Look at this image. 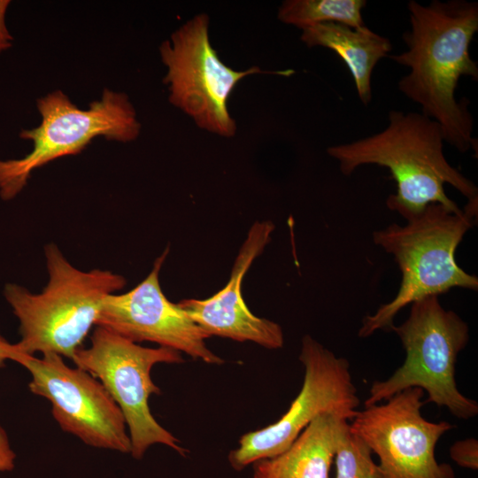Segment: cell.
<instances>
[{
	"label": "cell",
	"instance_id": "cell-4",
	"mask_svg": "<svg viewBox=\"0 0 478 478\" xmlns=\"http://www.w3.org/2000/svg\"><path fill=\"white\" fill-rule=\"evenodd\" d=\"M49 281L40 293L9 283L4 295L19 321L18 354L56 353L72 359L96 323L105 297L126 279L109 270L81 271L56 244L44 248Z\"/></svg>",
	"mask_w": 478,
	"mask_h": 478
},
{
	"label": "cell",
	"instance_id": "cell-20",
	"mask_svg": "<svg viewBox=\"0 0 478 478\" xmlns=\"http://www.w3.org/2000/svg\"><path fill=\"white\" fill-rule=\"evenodd\" d=\"M10 3L9 0H0V52L11 48L13 41L5 23V14Z\"/></svg>",
	"mask_w": 478,
	"mask_h": 478
},
{
	"label": "cell",
	"instance_id": "cell-15",
	"mask_svg": "<svg viewBox=\"0 0 478 478\" xmlns=\"http://www.w3.org/2000/svg\"><path fill=\"white\" fill-rule=\"evenodd\" d=\"M301 41L308 47L320 46L333 50L349 69L361 103L365 105L370 103L373 70L392 50L389 38L366 26L354 28L331 22L303 28Z\"/></svg>",
	"mask_w": 478,
	"mask_h": 478
},
{
	"label": "cell",
	"instance_id": "cell-5",
	"mask_svg": "<svg viewBox=\"0 0 478 478\" xmlns=\"http://www.w3.org/2000/svg\"><path fill=\"white\" fill-rule=\"evenodd\" d=\"M389 330L399 337L405 359L388 379L373 382L365 406L383 402L404 389L420 388L427 392L426 403L446 407L458 419L477 415V402L459 390L455 379L458 355L469 341L466 321L445 310L439 297L429 296L411 304L408 318Z\"/></svg>",
	"mask_w": 478,
	"mask_h": 478
},
{
	"label": "cell",
	"instance_id": "cell-16",
	"mask_svg": "<svg viewBox=\"0 0 478 478\" xmlns=\"http://www.w3.org/2000/svg\"><path fill=\"white\" fill-rule=\"evenodd\" d=\"M366 4L365 0H287L279 8L278 19L301 29L331 22L360 28L366 27Z\"/></svg>",
	"mask_w": 478,
	"mask_h": 478
},
{
	"label": "cell",
	"instance_id": "cell-8",
	"mask_svg": "<svg viewBox=\"0 0 478 478\" xmlns=\"http://www.w3.org/2000/svg\"><path fill=\"white\" fill-rule=\"evenodd\" d=\"M299 360L305 375L298 395L277 421L240 437L238 447L228 454L233 469L241 471L282 453L322 412L337 413L348 421L358 412L359 399L346 358L306 335L302 338Z\"/></svg>",
	"mask_w": 478,
	"mask_h": 478
},
{
	"label": "cell",
	"instance_id": "cell-13",
	"mask_svg": "<svg viewBox=\"0 0 478 478\" xmlns=\"http://www.w3.org/2000/svg\"><path fill=\"white\" fill-rule=\"evenodd\" d=\"M274 225L256 221L249 229L233 264L225 287L206 299H183L177 303L210 337L216 335L237 342H252L270 350L284 344L281 327L254 315L242 296L243 279L253 261L271 240Z\"/></svg>",
	"mask_w": 478,
	"mask_h": 478
},
{
	"label": "cell",
	"instance_id": "cell-19",
	"mask_svg": "<svg viewBox=\"0 0 478 478\" xmlns=\"http://www.w3.org/2000/svg\"><path fill=\"white\" fill-rule=\"evenodd\" d=\"M16 453L12 450L8 435L0 425V473L12 471L15 466Z\"/></svg>",
	"mask_w": 478,
	"mask_h": 478
},
{
	"label": "cell",
	"instance_id": "cell-2",
	"mask_svg": "<svg viewBox=\"0 0 478 478\" xmlns=\"http://www.w3.org/2000/svg\"><path fill=\"white\" fill-rule=\"evenodd\" d=\"M441 127L421 112H389L387 127L367 137L330 146L328 154L350 176L364 165L389 170L397 184L396 194L386 200L388 208L403 218L440 204L452 212L462 210L448 197L444 184L460 192L468 203H477L476 185L452 166L443 154Z\"/></svg>",
	"mask_w": 478,
	"mask_h": 478
},
{
	"label": "cell",
	"instance_id": "cell-14",
	"mask_svg": "<svg viewBox=\"0 0 478 478\" xmlns=\"http://www.w3.org/2000/svg\"><path fill=\"white\" fill-rule=\"evenodd\" d=\"M348 420L318 415L282 453L252 464V478H329L339 437Z\"/></svg>",
	"mask_w": 478,
	"mask_h": 478
},
{
	"label": "cell",
	"instance_id": "cell-18",
	"mask_svg": "<svg viewBox=\"0 0 478 478\" xmlns=\"http://www.w3.org/2000/svg\"><path fill=\"white\" fill-rule=\"evenodd\" d=\"M451 459L459 466L477 470L478 468V441L474 438H466L455 442L450 448Z\"/></svg>",
	"mask_w": 478,
	"mask_h": 478
},
{
	"label": "cell",
	"instance_id": "cell-21",
	"mask_svg": "<svg viewBox=\"0 0 478 478\" xmlns=\"http://www.w3.org/2000/svg\"><path fill=\"white\" fill-rule=\"evenodd\" d=\"M18 355L15 343H10L1 334H0V368L5 366L7 360H14Z\"/></svg>",
	"mask_w": 478,
	"mask_h": 478
},
{
	"label": "cell",
	"instance_id": "cell-6",
	"mask_svg": "<svg viewBox=\"0 0 478 478\" xmlns=\"http://www.w3.org/2000/svg\"><path fill=\"white\" fill-rule=\"evenodd\" d=\"M41 123L22 130L19 137L31 141L32 150L18 159L0 160V197L14 198L37 168L64 156L82 151L99 136L117 142H131L141 125L128 96L104 89L98 100L87 109L77 107L61 90L37 100Z\"/></svg>",
	"mask_w": 478,
	"mask_h": 478
},
{
	"label": "cell",
	"instance_id": "cell-3",
	"mask_svg": "<svg viewBox=\"0 0 478 478\" xmlns=\"http://www.w3.org/2000/svg\"><path fill=\"white\" fill-rule=\"evenodd\" d=\"M477 204L467 203L460 212L440 204H428L422 212L405 216L406 224L393 223L373 232L375 245L391 254L401 273L396 296L366 315L358 329L366 338L380 329L389 330L394 318L405 306L454 288L478 289V278L456 262V250L474 226Z\"/></svg>",
	"mask_w": 478,
	"mask_h": 478
},
{
	"label": "cell",
	"instance_id": "cell-17",
	"mask_svg": "<svg viewBox=\"0 0 478 478\" xmlns=\"http://www.w3.org/2000/svg\"><path fill=\"white\" fill-rule=\"evenodd\" d=\"M366 443L349 426L343 428L335 449V478H384Z\"/></svg>",
	"mask_w": 478,
	"mask_h": 478
},
{
	"label": "cell",
	"instance_id": "cell-10",
	"mask_svg": "<svg viewBox=\"0 0 478 478\" xmlns=\"http://www.w3.org/2000/svg\"><path fill=\"white\" fill-rule=\"evenodd\" d=\"M420 388L404 389L389 399L365 406L349 423L379 459L384 478H455L435 455L437 442L454 425L431 422L421 414L426 404Z\"/></svg>",
	"mask_w": 478,
	"mask_h": 478
},
{
	"label": "cell",
	"instance_id": "cell-1",
	"mask_svg": "<svg viewBox=\"0 0 478 478\" xmlns=\"http://www.w3.org/2000/svg\"><path fill=\"white\" fill-rule=\"evenodd\" d=\"M407 9L411 27L403 34L407 50L389 55L409 68L397 88L438 123L444 142L466 153L476 145L474 119L468 100H457L455 91L462 76L478 80V65L469 51L478 31V4L433 0L424 5L410 0Z\"/></svg>",
	"mask_w": 478,
	"mask_h": 478
},
{
	"label": "cell",
	"instance_id": "cell-11",
	"mask_svg": "<svg viewBox=\"0 0 478 478\" xmlns=\"http://www.w3.org/2000/svg\"><path fill=\"white\" fill-rule=\"evenodd\" d=\"M15 362L30 374L29 390L50 401L58 426L85 444L130 453L124 416L104 385L87 371L67 366L60 355L18 354Z\"/></svg>",
	"mask_w": 478,
	"mask_h": 478
},
{
	"label": "cell",
	"instance_id": "cell-9",
	"mask_svg": "<svg viewBox=\"0 0 478 478\" xmlns=\"http://www.w3.org/2000/svg\"><path fill=\"white\" fill-rule=\"evenodd\" d=\"M208 27L207 15H197L160 45L161 60L167 68L164 82L170 103L199 127L231 137L236 125L227 99L241 79L261 71L254 66L238 72L222 63L210 42Z\"/></svg>",
	"mask_w": 478,
	"mask_h": 478
},
{
	"label": "cell",
	"instance_id": "cell-7",
	"mask_svg": "<svg viewBox=\"0 0 478 478\" xmlns=\"http://www.w3.org/2000/svg\"><path fill=\"white\" fill-rule=\"evenodd\" d=\"M75 366L96 378L120 407L131 443V456L140 460L148 449L161 443L185 457V450L173 434L163 428L150 412V395H160V389L150 377L158 363L183 362L181 353L159 346L139 345L120 335L96 326L89 348L81 347L73 354Z\"/></svg>",
	"mask_w": 478,
	"mask_h": 478
},
{
	"label": "cell",
	"instance_id": "cell-12",
	"mask_svg": "<svg viewBox=\"0 0 478 478\" xmlns=\"http://www.w3.org/2000/svg\"><path fill=\"white\" fill-rule=\"evenodd\" d=\"M168 253L167 247L148 276L134 289L107 296L96 326L134 343L151 342L206 364H223L224 359L207 347L205 340L210 336L178 304L168 300L161 289L159 273Z\"/></svg>",
	"mask_w": 478,
	"mask_h": 478
}]
</instances>
